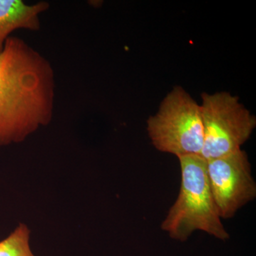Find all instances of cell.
Returning <instances> with one entry per match:
<instances>
[{"label": "cell", "mask_w": 256, "mask_h": 256, "mask_svg": "<svg viewBox=\"0 0 256 256\" xmlns=\"http://www.w3.org/2000/svg\"><path fill=\"white\" fill-rule=\"evenodd\" d=\"M153 146L162 152L181 156H201L204 128L200 104L181 86L168 94L146 122Z\"/></svg>", "instance_id": "3957f363"}, {"label": "cell", "mask_w": 256, "mask_h": 256, "mask_svg": "<svg viewBox=\"0 0 256 256\" xmlns=\"http://www.w3.org/2000/svg\"><path fill=\"white\" fill-rule=\"evenodd\" d=\"M48 8L50 4L46 2L28 4L22 0H0V53L15 30H40V14Z\"/></svg>", "instance_id": "8992f818"}, {"label": "cell", "mask_w": 256, "mask_h": 256, "mask_svg": "<svg viewBox=\"0 0 256 256\" xmlns=\"http://www.w3.org/2000/svg\"><path fill=\"white\" fill-rule=\"evenodd\" d=\"M202 100V158L215 159L242 149L256 127L255 116L229 92H204Z\"/></svg>", "instance_id": "277c9868"}, {"label": "cell", "mask_w": 256, "mask_h": 256, "mask_svg": "<svg viewBox=\"0 0 256 256\" xmlns=\"http://www.w3.org/2000/svg\"><path fill=\"white\" fill-rule=\"evenodd\" d=\"M30 232L20 224L8 238L0 242V256H35L30 246Z\"/></svg>", "instance_id": "52a82bcc"}, {"label": "cell", "mask_w": 256, "mask_h": 256, "mask_svg": "<svg viewBox=\"0 0 256 256\" xmlns=\"http://www.w3.org/2000/svg\"><path fill=\"white\" fill-rule=\"evenodd\" d=\"M207 176L212 196L222 220L232 218L239 210L254 201L256 183L245 151L206 160Z\"/></svg>", "instance_id": "5b68a950"}, {"label": "cell", "mask_w": 256, "mask_h": 256, "mask_svg": "<svg viewBox=\"0 0 256 256\" xmlns=\"http://www.w3.org/2000/svg\"><path fill=\"white\" fill-rule=\"evenodd\" d=\"M55 90L50 60L10 36L0 53V146L22 142L52 122Z\"/></svg>", "instance_id": "6da1fadb"}, {"label": "cell", "mask_w": 256, "mask_h": 256, "mask_svg": "<svg viewBox=\"0 0 256 256\" xmlns=\"http://www.w3.org/2000/svg\"><path fill=\"white\" fill-rule=\"evenodd\" d=\"M181 186L176 201L161 224L170 238L184 242L196 230L218 239L230 238L222 222L207 176L206 160L201 156H178Z\"/></svg>", "instance_id": "7a4b0ae2"}]
</instances>
